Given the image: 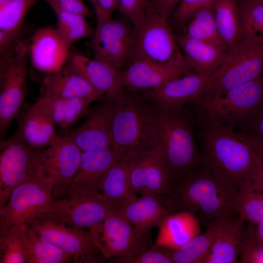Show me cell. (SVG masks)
Returning a JSON list of instances; mask_svg holds the SVG:
<instances>
[{
    "label": "cell",
    "mask_w": 263,
    "mask_h": 263,
    "mask_svg": "<svg viewBox=\"0 0 263 263\" xmlns=\"http://www.w3.org/2000/svg\"><path fill=\"white\" fill-rule=\"evenodd\" d=\"M202 164L239 190L250 184L263 162V148L232 125H215L195 116Z\"/></svg>",
    "instance_id": "6da1fadb"
},
{
    "label": "cell",
    "mask_w": 263,
    "mask_h": 263,
    "mask_svg": "<svg viewBox=\"0 0 263 263\" xmlns=\"http://www.w3.org/2000/svg\"><path fill=\"white\" fill-rule=\"evenodd\" d=\"M167 196L173 213L190 212L207 223L236 212L239 190L202 165L170 184Z\"/></svg>",
    "instance_id": "7a4b0ae2"
},
{
    "label": "cell",
    "mask_w": 263,
    "mask_h": 263,
    "mask_svg": "<svg viewBox=\"0 0 263 263\" xmlns=\"http://www.w3.org/2000/svg\"><path fill=\"white\" fill-rule=\"evenodd\" d=\"M157 144L169 184L202 165L195 138V117L192 110L167 111L152 108Z\"/></svg>",
    "instance_id": "3957f363"
},
{
    "label": "cell",
    "mask_w": 263,
    "mask_h": 263,
    "mask_svg": "<svg viewBox=\"0 0 263 263\" xmlns=\"http://www.w3.org/2000/svg\"><path fill=\"white\" fill-rule=\"evenodd\" d=\"M112 148L119 160L130 161L157 145L152 108L126 93L116 103L111 124Z\"/></svg>",
    "instance_id": "277c9868"
},
{
    "label": "cell",
    "mask_w": 263,
    "mask_h": 263,
    "mask_svg": "<svg viewBox=\"0 0 263 263\" xmlns=\"http://www.w3.org/2000/svg\"><path fill=\"white\" fill-rule=\"evenodd\" d=\"M263 101V82L260 76L235 86L220 95L205 96L191 104L195 115L215 125H238Z\"/></svg>",
    "instance_id": "5b68a950"
},
{
    "label": "cell",
    "mask_w": 263,
    "mask_h": 263,
    "mask_svg": "<svg viewBox=\"0 0 263 263\" xmlns=\"http://www.w3.org/2000/svg\"><path fill=\"white\" fill-rule=\"evenodd\" d=\"M263 71V36L243 37L228 49L223 64L210 79L206 96L222 95L260 76Z\"/></svg>",
    "instance_id": "8992f818"
},
{
    "label": "cell",
    "mask_w": 263,
    "mask_h": 263,
    "mask_svg": "<svg viewBox=\"0 0 263 263\" xmlns=\"http://www.w3.org/2000/svg\"><path fill=\"white\" fill-rule=\"evenodd\" d=\"M53 189L42 169L17 186L0 208V235L46 212L53 202Z\"/></svg>",
    "instance_id": "52a82bcc"
},
{
    "label": "cell",
    "mask_w": 263,
    "mask_h": 263,
    "mask_svg": "<svg viewBox=\"0 0 263 263\" xmlns=\"http://www.w3.org/2000/svg\"><path fill=\"white\" fill-rule=\"evenodd\" d=\"M28 38L21 39L8 54L0 58V133L2 137L17 116L27 93Z\"/></svg>",
    "instance_id": "ba28073f"
},
{
    "label": "cell",
    "mask_w": 263,
    "mask_h": 263,
    "mask_svg": "<svg viewBox=\"0 0 263 263\" xmlns=\"http://www.w3.org/2000/svg\"><path fill=\"white\" fill-rule=\"evenodd\" d=\"M25 225L35 233L73 256L75 263H99L106 259L89 231L41 214Z\"/></svg>",
    "instance_id": "9c48e42d"
},
{
    "label": "cell",
    "mask_w": 263,
    "mask_h": 263,
    "mask_svg": "<svg viewBox=\"0 0 263 263\" xmlns=\"http://www.w3.org/2000/svg\"><path fill=\"white\" fill-rule=\"evenodd\" d=\"M133 28L135 36L134 59L168 64L184 56L168 19L156 9L152 2L150 3L144 19Z\"/></svg>",
    "instance_id": "30bf717a"
},
{
    "label": "cell",
    "mask_w": 263,
    "mask_h": 263,
    "mask_svg": "<svg viewBox=\"0 0 263 263\" xmlns=\"http://www.w3.org/2000/svg\"><path fill=\"white\" fill-rule=\"evenodd\" d=\"M89 231L106 259L131 256L150 247L149 232L138 233L119 208L111 211Z\"/></svg>",
    "instance_id": "8fae6325"
},
{
    "label": "cell",
    "mask_w": 263,
    "mask_h": 263,
    "mask_svg": "<svg viewBox=\"0 0 263 263\" xmlns=\"http://www.w3.org/2000/svg\"><path fill=\"white\" fill-rule=\"evenodd\" d=\"M135 46L134 28L113 18L97 22L90 41L94 58L120 71L133 60Z\"/></svg>",
    "instance_id": "7c38bea8"
},
{
    "label": "cell",
    "mask_w": 263,
    "mask_h": 263,
    "mask_svg": "<svg viewBox=\"0 0 263 263\" xmlns=\"http://www.w3.org/2000/svg\"><path fill=\"white\" fill-rule=\"evenodd\" d=\"M38 151L15 134L9 139L1 141L0 208L4 206L17 186L42 169Z\"/></svg>",
    "instance_id": "4fadbf2b"
},
{
    "label": "cell",
    "mask_w": 263,
    "mask_h": 263,
    "mask_svg": "<svg viewBox=\"0 0 263 263\" xmlns=\"http://www.w3.org/2000/svg\"><path fill=\"white\" fill-rule=\"evenodd\" d=\"M48 147L43 151H38L43 173L53 183V196L68 195L69 186L79 166L82 151L66 135H59Z\"/></svg>",
    "instance_id": "5bb4252c"
},
{
    "label": "cell",
    "mask_w": 263,
    "mask_h": 263,
    "mask_svg": "<svg viewBox=\"0 0 263 263\" xmlns=\"http://www.w3.org/2000/svg\"><path fill=\"white\" fill-rule=\"evenodd\" d=\"M115 208L97 192L53 201L50 207L42 214L69 225L90 228L102 223Z\"/></svg>",
    "instance_id": "9a60e30c"
},
{
    "label": "cell",
    "mask_w": 263,
    "mask_h": 263,
    "mask_svg": "<svg viewBox=\"0 0 263 263\" xmlns=\"http://www.w3.org/2000/svg\"><path fill=\"white\" fill-rule=\"evenodd\" d=\"M210 78L198 73L171 79L156 88L145 90L154 106L167 111L182 109L199 102L209 91Z\"/></svg>",
    "instance_id": "2e32d148"
},
{
    "label": "cell",
    "mask_w": 263,
    "mask_h": 263,
    "mask_svg": "<svg viewBox=\"0 0 263 263\" xmlns=\"http://www.w3.org/2000/svg\"><path fill=\"white\" fill-rule=\"evenodd\" d=\"M197 73L184 56L168 64L135 58L121 72L123 85L131 92L156 88L184 75Z\"/></svg>",
    "instance_id": "e0dca14e"
},
{
    "label": "cell",
    "mask_w": 263,
    "mask_h": 263,
    "mask_svg": "<svg viewBox=\"0 0 263 263\" xmlns=\"http://www.w3.org/2000/svg\"><path fill=\"white\" fill-rule=\"evenodd\" d=\"M129 162L131 185L134 193L168 195V175L158 145Z\"/></svg>",
    "instance_id": "ac0fdd59"
},
{
    "label": "cell",
    "mask_w": 263,
    "mask_h": 263,
    "mask_svg": "<svg viewBox=\"0 0 263 263\" xmlns=\"http://www.w3.org/2000/svg\"><path fill=\"white\" fill-rule=\"evenodd\" d=\"M116 103L107 99L92 111L88 118L66 135L82 151L112 148L111 124Z\"/></svg>",
    "instance_id": "d6986e66"
},
{
    "label": "cell",
    "mask_w": 263,
    "mask_h": 263,
    "mask_svg": "<svg viewBox=\"0 0 263 263\" xmlns=\"http://www.w3.org/2000/svg\"><path fill=\"white\" fill-rule=\"evenodd\" d=\"M118 160L112 149L82 151L78 169L69 188L68 196L100 192L107 173Z\"/></svg>",
    "instance_id": "ffe728a7"
},
{
    "label": "cell",
    "mask_w": 263,
    "mask_h": 263,
    "mask_svg": "<svg viewBox=\"0 0 263 263\" xmlns=\"http://www.w3.org/2000/svg\"><path fill=\"white\" fill-rule=\"evenodd\" d=\"M29 40V55L36 69L49 74L64 66L71 46L61 37L56 28L49 26L40 28Z\"/></svg>",
    "instance_id": "44dd1931"
},
{
    "label": "cell",
    "mask_w": 263,
    "mask_h": 263,
    "mask_svg": "<svg viewBox=\"0 0 263 263\" xmlns=\"http://www.w3.org/2000/svg\"><path fill=\"white\" fill-rule=\"evenodd\" d=\"M103 95L69 62L59 70L47 74L41 85L39 97H76L87 99L93 102Z\"/></svg>",
    "instance_id": "7402d4cb"
},
{
    "label": "cell",
    "mask_w": 263,
    "mask_h": 263,
    "mask_svg": "<svg viewBox=\"0 0 263 263\" xmlns=\"http://www.w3.org/2000/svg\"><path fill=\"white\" fill-rule=\"evenodd\" d=\"M211 250L204 263H236L241 251L245 221L237 212L216 219Z\"/></svg>",
    "instance_id": "603a6c76"
},
{
    "label": "cell",
    "mask_w": 263,
    "mask_h": 263,
    "mask_svg": "<svg viewBox=\"0 0 263 263\" xmlns=\"http://www.w3.org/2000/svg\"><path fill=\"white\" fill-rule=\"evenodd\" d=\"M70 62L107 99L117 103L125 96L127 92L122 83V71L80 54L73 56Z\"/></svg>",
    "instance_id": "cb8c5ba5"
},
{
    "label": "cell",
    "mask_w": 263,
    "mask_h": 263,
    "mask_svg": "<svg viewBox=\"0 0 263 263\" xmlns=\"http://www.w3.org/2000/svg\"><path fill=\"white\" fill-rule=\"evenodd\" d=\"M127 219L140 234L159 225L173 213L167 195L153 194L136 196L122 209Z\"/></svg>",
    "instance_id": "d4e9b609"
},
{
    "label": "cell",
    "mask_w": 263,
    "mask_h": 263,
    "mask_svg": "<svg viewBox=\"0 0 263 263\" xmlns=\"http://www.w3.org/2000/svg\"><path fill=\"white\" fill-rule=\"evenodd\" d=\"M175 37L185 58L195 71L210 79L223 64L228 48L185 34Z\"/></svg>",
    "instance_id": "484cf974"
},
{
    "label": "cell",
    "mask_w": 263,
    "mask_h": 263,
    "mask_svg": "<svg viewBox=\"0 0 263 263\" xmlns=\"http://www.w3.org/2000/svg\"><path fill=\"white\" fill-rule=\"evenodd\" d=\"M56 125L38 100L23 113L15 134L32 148L49 146L59 136Z\"/></svg>",
    "instance_id": "4316f807"
},
{
    "label": "cell",
    "mask_w": 263,
    "mask_h": 263,
    "mask_svg": "<svg viewBox=\"0 0 263 263\" xmlns=\"http://www.w3.org/2000/svg\"><path fill=\"white\" fill-rule=\"evenodd\" d=\"M158 226L154 245L172 250L183 246L201 233L199 219L188 211L170 214Z\"/></svg>",
    "instance_id": "83f0119b"
},
{
    "label": "cell",
    "mask_w": 263,
    "mask_h": 263,
    "mask_svg": "<svg viewBox=\"0 0 263 263\" xmlns=\"http://www.w3.org/2000/svg\"><path fill=\"white\" fill-rule=\"evenodd\" d=\"M101 191L105 199L120 209L137 196L131 185L129 161L119 160L110 169L103 180Z\"/></svg>",
    "instance_id": "f1b7e54d"
},
{
    "label": "cell",
    "mask_w": 263,
    "mask_h": 263,
    "mask_svg": "<svg viewBox=\"0 0 263 263\" xmlns=\"http://www.w3.org/2000/svg\"><path fill=\"white\" fill-rule=\"evenodd\" d=\"M42 104L56 125L68 129L89 113L92 101L82 98H41Z\"/></svg>",
    "instance_id": "f546056e"
},
{
    "label": "cell",
    "mask_w": 263,
    "mask_h": 263,
    "mask_svg": "<svg viewBox=\"0 0 263 263\" xmlns=\"http://www.w3.org/2000/svg\"><path fill=\"white\" fill-rule=\"evenodd\" d=\"M207 229L183 246L168 249L173 263H204L212 246L216 227V220L207 222Z\"/></svg>",
    "instance_id": "4dcf8cb0"
},
{
    "label": "cell",
    "mask_w": 263,
    "mask_h": 263,
    "mask_svg": "<svg viewBox=\"0 0 263 263\" xmlns=\"http://www.w3.org/2000/svg\"><path fill=\"white\" fill-rule=\"evenodd\" d=\"M237 0H216L214 14L219 34L228 48L242 38L241 18Z\"/></svg>",
    "instance_id": "1f68e13d"
},
{
    "label": "cell",
    "mask_w": 263,
    "mask_h": 263,
    "mask_svg": "<svg viewBox=\"0 0 263 263\" xmlns=\"http://www.w3.org/2000/svg\"><path fill=\"white\" fill-rule=\"evenodd\" d=\"M27 263H66L73 262L74 257L29 228L25 225Z\"/></svg>",
    "instance_id": "d6a6232c"
},
{
    "label": "cell",
    "mask_w": 263,
    "mask_h": 263,
    "mask_svg": "<svg viewBox=\"0 0 263 263\" xmlns=\"http://www.w3.org/2000/svg\"><path fill=\"white\" fill-rule=\"evenodd\" d=\"M214 6L205 7L197 11L188 22L185 34L195 39L228 48L219 34Z\"/></svg>",
    "instance_id": "836d02e7"
},
{
    "label": "cell",
    "mask_w": 263,
    "mask_h": 263,
    "mask_svg": "<svg viewBox=\"0 0 263 263\" xmlns=\"http://www.w3.org/2000/svg\"><path fill=\"white\" fill-rule=\"evenodd\" d=\"M39 0H10L0 5V32L21 36L26 15Z\"/></svg>",
    "instance_id": "e575fe53"
},
{
    "label": "cell",
    "mask_w": 263,
    "mask_h": 263,
    "mask_svg": "<svg viewBox=\"0 0 263 263\" xmlns=\"http://www.w3.org/2000/svg\"><path fill=\"white\" fill-rule=\"evenodd\" d=\"M25 224L0 235V263H24L27 257Z\"/></svg>",
    "instance_id": "d590c367"
},
{
    "label": "cell",
    "mask_w": 263,
    "mask_h": 263,
    "mask_svg": "<svg viewBox=\"0 0 263 263\" xmlns=\"http://www.w3.org/2000/svg\"><path fill=\"white\" fill-rule=\"evenodd\" d=\"M56 29L70 46L83 38L92 37L94 30L86 20L85 16L56 10Z\"/></svg>",
    "instance_id": "8d00e7d4"
},
{
    "label": "cell",
    "mask_w": 263,
    "mask_h": 263,
    "mask_svg": "<svg viewBox=\"0 0 263 263\" xmlns=\"http://www.w3.org/2000/svg\"><path fill=\"white\" fill-rule=\"evenodd\" d=\"M236 211L247 224L263 221V194L250 184L242 188L239 190Z\"/></svg>",
    "instance_id": "74e56055"
},
{
    "label": "cell",
    "mask_w": 263,
    "mask_h": 263,
    "mask_svg": "<svg viewBox=\"0 0 263 263\" xmlns=\"http://www.w3.org/2000/svg\"><path fill=\"white\" fill-rule=\"evenodd\" d=\"M242 38L263 36V0H249L239 8Z\"/></svg>",
    "instance_id": "f35d334b"
},
{
    "label": "cell",
    "mask_w": 263,
    "mask_h": 263,
    "mask_svg": "<svg viewBox=\"0 0 263 263\" xmlns=\"http://www.w3.org/2000/svg\"><path fill=\"white\" fill-rule=\"evenodd\" d=\"M118 263H173L168 249L154 245L131 256L111 259Z\"/></svg>",
    "instance_id": "ab89813d"
},
{
    "label": "cell",
    "mask_w": 263,
    "mask_h": 263,
    "mask_svg": "<svg viewBox=\"0 0 263 263\" xmlns=\"http://www.w3.org/2000/svg\"><path fill=\"white\" fill-rule=\"evenodd\" d=\"M234 127L263 148V101L250 116Z\"/></svg>",
    "instance_id": "60d3db41"
},
{
    "label": "cell",
    "mask_w": 263,
    "mask_h": 263,
    "mask_svg": "<svg viewBox=\"0 0 263 263\" xmlns=\"http://www.w3.org/2000/svg\"><path fill=\"white\" fill-rule=\"evenodd\" d=\"M216 0H180L173 11L175 21L180 24L188 22L194 15L205 7L214 6Z\"/></svg>",
    "instance_id": "b9f144b4"
},
{
    "label": "cell",
    "mask_w": 263,
    "mask_h": 263,
    "mask_svg": "<svg viewBox=\"0 0 263 263\" xmlns=\"http://www.w3.org/2000/svg\"><path fill=\"white\" fill-rule=\"evenodd\" d=\"M150 2V0H118L117 9L135 27L144 19Z\"/></svg>",
    "instance_id": "7bdbcfd3"
},
{
    "label": "cell",
    "mask_w": 263,
    "mask_h": 263,
    "mask_svg": "<svg viewBox=\"0 0 263 263\" xmlns=\"http://www.w3.org/2000/svg\"><path fill=\"white\" fill-rule=\"evenodd\" d=\"M239 258V263H263V246L254 243L245 232V230Z\"/></svg>",
    "instance_id": "ee69618b"
},
{
    "label": "cell",
    "mask_w": 263,
    "mask_h": 263,
    "mask_svg": "<svg viewBox=\"0 0 263 263\" xmlns=\"http://www.w3.org/2000/svg\"><path fill=\"white\" fill-rule=\"evenodd\" d=\"M54 11L58 10L68 13L87 16L89 15V9L83 0H43Z\"/></svg>",
    "instance_id": "f6af8a7d"
},
{
    "label": "cell",
    "mask_w": 263,
    "mask_h": 263,
    "mask_svg": "<svg viewBox=\"0 0 263 263\" xmlns=\"http://www.w3.org/2000/svg\"><path fill=\"white\" fill-rule=\"evenodd\" d=\"M94 7L97 22L112 18V15L117 9L118 0H94Z\"/></svg>",
    "instance_id": "bcb514c9"
},
{
    "label": "cell",
    "mask_w": 263,
    "mask_h": 263,
    "mask_svg": "<svg viewBox=\"0 0 263 263\" xmlns=\"http://www.w3.org/2000/svg\"><path fill=\"white\" fill-rule=\"evenodd\" d=\"M245 232L254 243L263 246V221L257 224H248Z\"/></svg>",
    "instance_id": "7dc6e473"
},
{
    "label": "cell",
    "mask_w": 263,
    "mask_h": 263,
    "mask_svg": "<svg viewBox=\"0 0 263 263\" xmlns=\"http://www.w3.org/2000/svg\"><path fill=\"white\" fill-rule=\"evenodd\" d=\"M180 0H155L152 2L156 9L168 19L173 12Z\"/></svg>",
    "instance_id": "c3c4849f"
},
{
    "label": "cell",
    "mask_w": 263,
    "mask_h": 263,
    "mask_svg": "<svg viewBox=\"0 0 263 263\" xmlns=\"http://www.w3.org/2000/svg\"><path fill=\"white\" fill-rule=\"evenodd\" d=\"M250 185L255 190L263 194V162L256 177Z\"/></svg>",
    "instance_id": "681fc988"
},
{
    "label": "cell",
    "mask_w": 263,
    "mask_h": 263,
    "mask_svg": "<svg viewBox=\"0 0 263 263\" xmlns=\"http://www.w3.org/2000/svg\"><path fill=\"white\" fill-rule=\"evenodd\" d=\"M10 0H0V5H1Z\"/></svg>",
    "instance_id": "f907efd6"
},
{
    "label": "cell",
    "mask_w": 263,
    "mask_h": 263,
    "mask_svg": "<svg viewBox=\"0 0 263 263\" xmlns=\"http://www.w3.org/2000/svg\"><path fill=\"white\" fill-rule=\"evenodd\" d=\"M260 76L261 79L262 80V81L263 82V71L262 73H261Z\"/></svg>",
    "instance_id": "816d5d0a"
},
{
    "label": "cell",
    "mask_w": 263,
    "mask_h": 263,
    "mask_svg": "<svg viewBox=\"0 0 263 263\" xmlns=\"http://www.w3.org/2000/svg\"><path fill=\"white\" fill-rule=\"evenodd\" d=\"M89 0L92 3V4H93L94 1V0Z\"/></svg>",
    "instance_id": "f5cc1de1"
},
{
    "label": "cell",
    "mask_w": 263,
    "mask_h": 263,
    "mask_svg": "<svg viewBox=\"0 0 263 263\" xmlns=\"http://www.w3.org/2000/svg\"></svg>",
    "instance_id": "db71d44e"
}]
</instances>
